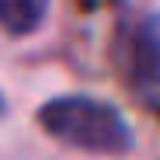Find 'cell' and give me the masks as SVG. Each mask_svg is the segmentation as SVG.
<instances>
[{"label": "cell", "instance_id": "3", "mask_svg": "<svg viewBox=\"0 0 160 160\" xmlns=\"http://www.w3.org/2000/svg\"><path fill=\"white\" fill-rule=\"evenodd\" d=\"M45 11H49V0H0V32L14 38L32 35L45 21Z\"/></svg>", "mask_w": 160, "mask_h": 160}, {"label": "cell", "instance_id": "1", "mask_svg": "<svg viewBox=\"0 0 160 160\" xmlns=\"http://www.w3.org/2000/svg\"><path fill=\"white\" fill-rule=\"evenodd\" d=\"M38 125L52 139H59L73 150L101 153V157H118L136 146L132 125L115 104L87 98V94H63L49 98L38 108Z\"/></svg>", "mask_w": 160, "mask_h": 160}, {"label": "cell", "instance_id": "2", "mask_svg": "<svg viewBox=\"0 0 160 160\" xmlns=\"http://www.w3.org/2000/svg\"><path fill=\"white\" fill-rule=\"evenodd\" d=\"M129 70L139 84L160 80V14H146L136 24L129 42Z\"/></svg>", "mask_w": 160, "mask_h": 160}]
</instances>
